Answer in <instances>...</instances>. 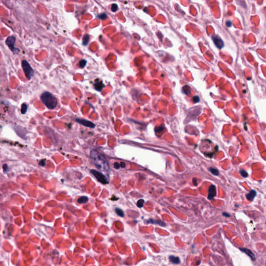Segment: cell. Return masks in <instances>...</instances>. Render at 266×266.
Returning a JSON list of instances; mask_svg holds the SVG:
<instances>
[{"label":"cell","mask_w":266,"mask_h":266,"mask_svg":"<svg viewBox=\"0 0 266 266\" xmlns=\"http://www.w3.org/2000/svg\"><path fill=\"white\" fill-rule=\"evenodd\" d=\"M90 156L96 166L99 170L105 172H109L110 169L107 159L104 155L97 150H94L90 152Z\"/></svg>","instance_id":"obj_1"},{"label":"cell","mask_w":266,"mask_h":266,"mask_svg":"<svg viewBox=\"0 0 266 266\" xmlns=\"http://www.w3.org/2000/svg\"><path fill=\"white\" fill-rule=\"evenodd\" d=\"M41 100L46 107L49 109H54L58 105L57 98L52 94L48 92H44L41 95Z\"/></svg>","instance_id":"obj_2"},{"label":"cell","mask_w":266,"mask_h":266,"mask_svg":"<svg viewBox=\"0 0 266 266\" xmlns=\"http://www.w3.org/2000/svg\"><path fill=\"white\" fill-rule=\"evenodd\" d=\"M21 65L27 80H30L34 76V70L32 68L26 60L22 61Z\"/></svg>","instance_id":"obj_3"},{"label":"cell","mask_w":266,"mask_h":266,"mask_svg":"<svg viewBox=\"0 0 266 266\" xmlns=\"http://www.w3.org/2000/svg\"><path fill=\"white\" fill-rule=\"evenodd\" d=\"M16 39L15 36H9L6 39L5 43L7 45L8 48L10 49V50L12 53H14V54H18L20 51L19 49L15 48V44L16 43Z\"/></svg>","instance_id":"obj_4"},{"label":"cell","mask_w":266,"mask_h":266,"mask_svg":"<svg viewBox=\"0 0 266 266\" xmlns=\"http://www.w3.org/2000/svg\"><path fill=\"white\" fill-rule=\"evenodd\" d=\"M90 173L97 179L99 182L103 184H107L109 183V181L107 177L100 172L94 170H92L90 171Z\"/></svg>","instance_id":"obj_5"},{"label":"cell","mask_w":266,"mask_h":266,"mask_svg":"<svg viewBox=\"0 0 266 266\" xmlns=\"http://www.w3.org/2000/svg\"><path fill=\"white\" fill-rule=\"evenodd\" d=\"M212 39L215 45L217 46V47L220 49L223 47L224 46V43L223 40L220 39V37H219L218 35H215L212 37Z\"/></svg>","instance_id":"obj_6"},{"label":"cell","mask_w":266,"mask_h":266,"mask_svg":"<svg viewBox=\"0 0 266 266\" xmlns=\"http://www.w3.org/2000/svg\"><path fill=\"white\" fill-rule=\"evenodd\" d=\"M216 195V187L213 184H212L208 189V195L207 198L209 200H211Z\"/></svg>","instance_id":"obj_7"},{"label":"cell","mask_w":266,"mask_h":266,"mask_svg":"<svg viewBox=\"0 0 266 266\" xmlns=\"http://www.w3.org/2000/svg\"><path fill=\"white\" fill-rule=\"evenodd\" d=\"M77 121L78 123H79L83 125L86 127H90V128H94L95 126V124H94L92 122L89 121L88 120H86L84 119H77Z\"/></svg>","instance_id":"obj_8"},{"label":"cell","mask_w":266,"mask_h":266,"mask_svg":"<svg viewBox=\"0 0 266 266\" xmlns=\"http://www.w3.org/2000/svg\"><path fill=\"white\" fill-rule=\"evenodd\" d=\"M240 250L241 251H242L243 252L245 253V254H246L248 255L249 257L251 258V259L252 260H255V255L254 254V253H253L251 250L248 249V248H240Z\"/></svg>","instance_id":"obj_9"},{"label":"cell","mask_w":266,"mask_h":266,"mask_svg":"<svg viewBox=\"0 0 266 266\" xmlns=\"http://www.w3.org/2000/svg\"><path fill=\"white\" fill-rule=\"evenodd\" d=\"M256 195H257V193H256V191L254 190H252L248 193L246 195V197L247 199L249 200V201H252L255 198Z\"/></svg>","instance_id":"obj_10"},{"label":"cell","mask_w":266,"mask_h":266,"mask_svg":"<svg viewBox=\"0 0 266 266\" xmlns=\"http://www.w3.org/2000/svg\"><path fill=\"white\" fill-rule=\"evenodd\" d=\"M169 259H170V260L171 263L174 264H178L180 262V258L178 257H176L175 256H170Z\"/></svg>","instance_id":"obj_11"},{"label":"cell","mask_w":266,"mask_h":266,"mask_svg":"<svg viewBox=\"0 0 266 266\" xmlns=\"http://www.w3.org/2000/svg\"><path fill=\"white\" fill-rule=\"evenodd\" d=\"M95 89L98 91H100V90L103 89V87L104 86V85L103 84L101 81H96V83L94 84Z\"/></svg>","instance_id":"obj_12"},{"label":"cell","mask_w":266,"mask_h":266,"mask_svg":"<svg viewBox=\"0 0 266 266\" xmlns=\"http://www.w3.org/2000/svg\"><path fill=\"white\" fill-rule=\"evenodd\" d=\"M148 223H151V224H155L156 225H160L161 226H165V224L161 220H153V219H149L147 221Z\"/></svg>","instance_id":"obj_13"},{"label":"cell","mask_w":266,"mask_h":266,"mask_svg":"<svg viewBox=\"0 0 266 266\" xmlns=\"http://www.w3.org/2000/svg\"><path fill=\"white\" fill-rule=\"evenodd\" d=\"M89 201V198L87 196H81L77 200V202L80 204H84Z\"/></svg>","instance_id":"obj_14"},{"label":"cell","mask_w":266,"mask_h":266,"mask_svg":"<svg viewBox=\"0 0 266 266\" xmlns=\"http://www.w3.org/2000/svg\"><path fill=\"white\" fill-rule=\"evenodd\" d=\"M89 41V36L88 34H85L83 38V44L84 45H87L88 44Z\"/></svg>","instance_id":"obj_15"},{"label":"cell","mask_w":266,"mask_h":266,"mask_svg":"<svg viewBox=\"0 0 266 266\" xmlns=\"http://www.w3.org/2000/svg\"><path fill=\"white\" fill-rule=\"evenodd\" d=\"M209 171H211V173H212L214 175H215V176H218L219 174V172L218 170L213 167L209 168Z\"/></svg>","instance_id":"obj_16"},{"label":"cell","mask_w":266,"mask_h":266,"mask_svg":"<svg viewBox=\"0 0 266 266\" xmlns=\"http://www.w3.org/2000/svg\"><path fill=\"white\" fill-rule=\"evenodd\" d=\"M27 109H28V107H27V105L26 104H23L21 106V112L22 114H24L26 113L27 110Z\"/></svg>","instance_id":"obj_17"},{"label":"cell","mask_w":266,"mask_h":266,"mask_svg":"<svg viewBox=\"0 0 266 266\" xmlns=\"http://www.w3.org/2000/svg\"><path fill=\"white\" fill-rule=\"evenodd\" d=\"M115 212H116V213L118 216H120V217H124V212H123V211L121 209L116 208V209H115Z\"/></svg>","instance_id":"obj_18"},{"label":"cell","mask_w":266,"mask_h":266,"mask_svg":"<svg viewBox=\"0 0 266 266\" xmlns=\"http://www.w3.org/2000/svg\"><path fill=\"white\" fill-rule=\"evenodd\" d=\"M144 203H145V201H144L143 199H140V200H138V202L137 203V205L138 207H139V208H141L143 206Z\"/></svg>","instance_id":"obj_19"},{"label":"cell","mask_w":266,"mask_h":266,"mask_svg":"<svg viewBox=\"0 0 266 266\" xmlns=\"http://www.w3.org/2000/svg\"><path fill=\"white\" fill-rule=\"evenodd\" d=\"M240 174H241V175L243 177L246 178V177H248V173L245 170H241L240 171Z\"/></svg>","instance_id":"obj_20"},{"label":"cell","mask_w":266,"mask_h":266,"mask_svg":"<svg viewBox=\"0 0 266 266\" xmlns=\"http://www.w3.org/2000/svg\"><path fill=\"white\" fill-rule=\"evenodd\" d=\"M118 10V6L116 4H113L111 6V11L113 12H116Z\"/></svg>","instance_id":"obj_21"},{"label":"cell","mask_w":266,"mask_h":266,"mask_svg":"<svg viewBox=\"0 0 266 266\" xmlns=\"http://www.w3.org/2000/svg\"><path fill=\"white\" fill-rule=\"evenodd\" d=\"M188 86H184L183 87V92L184 93L186 94H189L191 92V90H190V88L189 87V89H187V87Z\"/></svg>","instance_id":"obj_22"},{"label":"cell","mask_w":266,"mask_h":266,"mask_svg":"<svg viewBox=\"0 0 266 266\" xmlns=\"http://www.w3.org/2000/svg\"><path fill=\"white\" fill-rule=\"evenodd\" d=\"M98 17L100 19L104 20V19H106L107 18V15L105 13H102V14L99 15L98 16Z\"/></svg>","instance_id":"obj_23"},{"label":"cell","mask_w":266,"mask_h":266,"mask_svg":"<svg viewBox=\"0 0 266 266\" xmlns=\"http://www.w3.org/2000/svg\"><path fill=\"white\" fill-rule=\"evenodd\" d=\"M86 64V61L85 60H82L80 61L79 65L81 67L83 68L85 66Z\"/></svg>","instance_id":"obj_24"},{"label":"cell","mask_w":266,"mask_h":266,"mask_svg":"<svg viewBox=\"0 0 266 266\" xmlns=\"http://www.w3.org/2000/svg\"><path fill=\"white\" fill-rule=\"evenodd\" d=\"M193 101L195 102H199V100H200V99H199V96H195L193 98Z\"/></svg>","instance_id":"obj_25"},{"label":"cell","mask_w":266,"mask_h":266,"mask_svg":"<svg viewBox=\"0 0 266 266\" xmlns=\"http://www.w3.org/2000/svg\"><path fill=\"white\" fill-rule=\"evenodd\" d=\"M114 167L116 168V169H118L120 167V164L118 163H115L114 164Z\"/></svg>","instance_id":"obj_26"},{"label":"cell","mask_w":266,"mask_h":266,"mask_svg":"<svg viewBox=\"0 0 266 266\" xmlns=\"http://www.w3.org/2000/svg\"><path fill=\"white\" fill-rule=\"evenodd\" d=\"M226 25L227 27H231V25H232V23L230 21H228L226 23Z\"/></svg>","instance_id":"obj_27"},{"label":"cell","mask_w":266,"mask_h":266,"mask_svg":"<svg viewBox=\"0 0 266 266\" xmlns=\"http://www.w3.org/2000/svg\"><path fill=\"white\" fill-rule=\"evenodd\" d=\"M126 166V164L124 162H121L120 163V167H125Z\"/></svg>","instance_id":"obj_28"},{"label":"cell","mask_w":266,"mask_h":266,"mask_svg":"<svg viewBox=\"0 0 266 266\" xmlns=\"http://www.w3.org/2000/svg\"><path fill=\"white\" fill-rule=\"evenodd\" d=\"M223 215H224L225 217H230V215L228 213H223Z\"/></svg>","instance_id":"obj_29"}]
</instances>
